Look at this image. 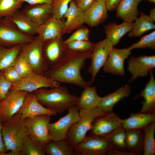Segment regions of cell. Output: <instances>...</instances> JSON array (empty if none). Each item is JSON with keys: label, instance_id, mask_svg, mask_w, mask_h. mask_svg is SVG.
Segmentation results:
<instances>
[{"label": "cell", "instance_id": "obj_12", "mask_svg": "<svg viewBox=\"0 0 155 155\" xmlns=\"http://www.w3.org/2000/svg\"><path fill=\"white\" fill-rule=\"evenodd\" d=\"M113 47L111 42L106 38L95 44L90 57L91 63L88 70L91 75L92 84L94 82L97 74L104 65Z\"/></svg>", "mask_w": 155, "mask_h": 155}, {"label": "cell", "instance_id": "obj_37", "mask_svg": "<svg viewBox=\"0 0 155 155\" xmlns=\"http://www.w3.org/2000/svg\"><path fill=\"white\" fill-rule=\"evenodd\" d=\"M127 48L130 50L135 49H155V31L142 37L137 42L133 43Z\"/></svg>", "mask_w": 155, "mask_h": 155}, {"label": "cell", "instance_id": "obj_27", "mask_svg": "<svg viewBox=\"0 0 155 155\" xmlns=\"http://www.w3.org/2000/svg\"><path fill=\"white\" fill-rule=\"evenodd\" d=\"M142 0H123L116 10V16L124 21L133 23L138 17V5Z\"/></svg>", "mask_w": 155, "mask_h": 155}, {"label": "cell", "instance_id": "obj_48", "mask_svg": "<svg viewBox=\"0 0 155 155\" xmlns=\"http://www.w3.org/2000/svg\"><path fill=\"white\" fill-rule=\"evenodd\" d=\"M7 151L6 147L4 143L1 133V123H0V155L3 152Z\"/></svg>", "mask_w": 155, "mask_h": 155}, {"label": "cell", "instance_id": "obj_9", "mask_svg": "<svg viewBox=\"0 0 155 155\" xmlns=\"http://www.w3.org/2000/svg\"><path fill=\"white\" fill-rule=\"evenodd\" d=\"M68 113L56 122L50 123L49 134L51 140L57 141L65 139L68 131L73 123L80 119L79 110L76 106L68 109Z\"/></svg>", "mask_w": 155, "mask_h": 155}, {"label": "cell", "instance_id": "obj_42", "mask_svg": "<svg viewBox=\"0 0 155 155\" xmlns=\"http://www.w3.org/2000/svg\"><path fill=\"white\" fill-rule=\"evenodd\" d=\"M6 80L13 84L20 81L22 79L13 66L2 71Z\"/></svg>", "mask_w": 155, "mask_h": 155}, {"label": "cell", "instance_id": "obj_15", "mask_svg": "<svg viewBox=\"0 0 155 155\" xmlns=\"http://www.w3.org/2000/svg\"><path fill=\"white\" fill-rule=\"evenodd\" d=\"M131 54V50L127 48L118 49L113 47L103 66V71L114 75H124V62Z\"/></svg>", "mask_w": 155, "mask_h": 155}, {"label": "cell", "instance_id": "obj_23", "mask_svg": "<svg viewBox=\"0 0 155 155\" xmlns=\"http://www.w3.org/2000/svg\"><path fill=\"white\" fill-rule=\"evenodd\" d=\"M131 92L129 86L126 84L122 86L113 93L101 97L97 107L106 112L113 111L115 105L124 98L128 97Z\"/></svg>", "mask_w": 155, "mask_h": 155}, {"label": "cell", "instance_id": "obj_6", "mask_svg": "<svg viewBox=\"0 0 155 155\" xmlns=\"http://www.w3.org/2000/svg\"><path fill=\"white\" fill-rule=\"evenodd\" d=\"M51 116L40 115L24 119L28 135L44 147L51 139L49 130Z\"/></svg>", "mask_w": 155, "mask_h": 155}, {"label": "cell", "instance_id": "obj_20", "mask_svg": "<svg viewBox=\"0 0 155 155\" xmlns=\"http://www.w3.org/2000/svg\"><path fill=\"white\" fill-rule=\"evenodd\" d=\"M108 11L105 0L95 1L84 12L85 23L91 28L103 23L108 18Z\"/></svg>", "mask_w": 155, "mask_h": 155}, {"label": "cell", "instance_id": "obj_45", "mask_svg": "<svg viewBox=\"0 0 155 155\" xmlns=\"http://www.w3.org/2000/svg\"><path fill=\"white\" fill-rule=\"evenodd\" d=\"M108 11L116 10L118 6L123 0H105Z\"/></svg>", "mask_w": 155, "mask_h": 155}, {"label": "cell", "instance_id": "obj_32", "mask_svg": "<svg viewBox=\"0 0 155 155\" xmlns=\"http://www.w3.org/2000/svg\"><path fill=\"white\" fill-rule=\"evenodd\" d=\"M22 45L20 44L7 47L0 44V71L13 66Z\"/></svg>", "mask_w": 155, "mask_h": 155}, {"label": "cell", "instance_id": "obj_52", "mask_svg": "<svg viewBox=\"0 0 155 155\" xmlns=\"http://www.w3.org/2000/svg\"><path fill=\"white\" fill-rule=\"evenodd\" d=\"M1 123V119H0V123Z\"/></svg>", "mask_w": 155, "mask_h": 155}, {"label": "cell", "instance_id": "obj_49", "mask_svg": "<svg viewBox=\"0 0 155 155\" xmlns=\"http://www.w3.org/2000/svg\"><path fill=\"white\" fill-rule=\"evenodd\" d=\"M150 18L154 22H155V8L151 9L150 12V15L149 16Z\"/></svg>", "mask_w": 155, "mask_h": 155}, {"label": "cell", "instance_id": "obj_34", "mask_svg": "<svg viewBox=\"0 0 155 155\" xmlns=\"http://www.w3.org/2000/svg\"><path fill=\"white\" fill-rule=\"evenodd\" d=\"M44 148L38 142L26 135L22 142L20 155H45Z\"/></svg>", "mask_w": 155, "mask_h": 155}, {"label": "cell", "instance_id": "obj_38", "mask_svg": "<svg viewBox=\"0 0 155 155\" xmlns=\"http://www.w3.org/2000/svg\"><path fill=\"white\" fill-rule=\"evenodd\" d=\"M72 0H53L52 15L58 19L63 18V16L69 7Z\"/></svg>", "mask_w": 155, "mask_h": 155}, {"label": "cell", "instance_id": "obj_33", "mask_svg": "<svg viewBox=\"0 0 155 155\" xmlns=\"http://www.w3.org/2000/svg\"><path fill=\"white\" fill-rule=\"evenodd\" d=\"M143 130L144 155L155 154V121L145 127Z\"/></svg>", "mask_w": 155, "mask_h": 155}, {"label": "cell", "instance_id": "obj_31", "mask_svg": "<svg viewBox=\"0 0 155 155\" xmlns=\"http://www.w3.org/2000/svg\"><path fill=\"white\" fill-rule=\"evenodd\" d=\"M44 150L47 155H76L73 147L65 139L57 141L50 140L45 145Z\"/></svg>", "mask_w": 155, "mask_h": 155}, {"label": "cell", "instance_id": "obj_1", "mask_svg": "<svg viewBox=\"0 0 155 155\" xmlns=\"http://www.w3.org/2000/svg\"><path fill=\"white\" fill-rule=\"evenodd\" d=\"M93 50L77 52L65 49L58 63L46 71L43 75L59 83L73 84L83 88L90 86L92 84L90 81L85 80L81 71L85 61L90 58Z\"/></svg>", "mask_w": 155, "mask_h": 155}, {"label": "cell", "instance_id": "obj_10", "mask_svg": "<svg viewBox=\"0 0 155 155\" xmlns=\"http://www.w3.org/2000/svg\"><path fill=\"white\" fill-rule=\"evenodd\" d=\"M29 93L21 90H9L5 98L0 102L1 123L6 122L18 113Z\"/></svg>", "mask_w": 155, "mask_h": 155}, {"label": "cell", "instance_id": "obj_46", "mask_svg": "<svg viewBox=\"0 0 155 155\" xmlns=\"http://www.w3.org/2000/svg\"><path fill=\"white\" fill-rule=\"evenodd\" d=\"M107 155H137L136 154L128 151L120 150L112 148Z\"/></svg>", "mask_w": 155, "mask_h": 155}, {"label": "cell", "instance_id": "obj_39", "mask_svg": "<svg viewBox=\"0 0 155 155\" xmlns=\"http://www.w3.org/2000/svg\"><path fill=\"white\" fill-rule=\"evenodd\" d=\"M95 44L90 41H76L65 44V49L73 51L83 52L93 49Z\"/></svg>", "mask_w": 155, "mask_h": 155}, {"label": "cell", "instance_id": "obj_28", "mask_svg": "<svg viewBox=\"0 0 155 155\" xmlns=\"http://www.w3.org/2000/svg\"><path fill=\"white\" fill-rule=\"evenodd\" d=\"M76 106L78 109L90 110L97 107L101 97L97 94L96 88L88 86L84 88Z\"/></svg>", "mask_w": 155, "mask_h": 155}, {"label": "cell", "instance_id": "obj_14", "mask_svg": "<svg viewBox=\"0 0 155 155\" xmlns=\"http://www.w3.org/2000/svg\"><path fill=\"white\" fill-rule=\"evenodd\" d=\"M127 70L132 75L128 83L135 81L139 77L148 75L155 67V56L142 55L136 57L131 56L127 60Z\"/></svg>", "mask_w": 155, "mask_h": 155}, {"label": "cell", "instance_id": "obj_43", "mask_svg": "<svg viewBox=\"0 0 155 155\" xmlns=\"http://www.w3.org/2000/svg\"><path fill=\"white\" fill-rule=\"evenodd\" d=\"M12 85L5 79L2 71H0V102L5 98Z\"/></svg>", "mask_w": 155, "mask_h": 155}, {"label": "cell", "instance_id": "obj_5", "mask_svg": "<svg viewBox=\"0 0 155 155\" xmlns=\"http://www.w3.org/2000/svg\"><path fill=\"white\" fill-rule=\"evenodd\" d=\"M43 41L39 36L29 42L22 44L18 55L23 58L34 72L43 74L49 67L43 57L42 48Z\"/></svg>", "mask_w": 155, "mask_h": 155}, {"label": "cell", "instance_id": "obj_47", "mask_svg": "<svg viewBox=\"0 0 155 155\" xmlns=\"http://www.w3.org/2000/svg\"><path fill=\"white\" fill-rule=\"evenodd\" d=\"M19 1L25 2L29 4H34L43 3L51 4L53 0H17Z\"/></svg>", "mask_w": 155, "mask_h": 155}, {"label": "cell", "instance_id": "obj_13", "mask_svg": "<svg viewBox=\"0 0 155 155\" xmlns=\"http://www.w3.org/2000/svg\"><path fill=\"white\" fill-rule=\"evenodd\" d=\"M59 85V83L43 74L33 72L19 82L13 84L10 90H21L31 92L40 88H50Z\"/></svg>", "mask_w": 155, "mask_h": 155}, {"label": "cell", "instance_id": "obj_17", "mask_svg": "<svg viewBox=\"0 0 155 155\" xmlns=\"http://www.w3.org/2000/svg\"><path fill=\"white\" fill-rule=\"evenodd\" d=\"M18 113L24 119L43 114L51 116L56 115L57 113L42 105L38 101L33 92L27 94Z\"/></svg>", "mask_w": 155, "mask_h": 155}, {"label": "cell", "instance_id": "obj_36", "mask_svg": "<svg viewBox=\"0 0 155 155\" xmlns=\"http://www.w3.org/2000/svg\"><path fill=\"white\" fill-rule=\"evenodd\" d=\"M24 2L17 0H0V18H9L21 8Z\"/></svg>", "mask_w": 155, "mask_h": 155}, {"label": "cell", "instance_id": "obj_41", "mask_svg": "<svg viewBox=\"0 0 155 155\" xmlns=\"http://www.w3.org/2000/svg\"><path fill=\"white\" fill-rule=\"evenodd\" d=\"M13 66L22 78L29 76L34 72L26 61L18 55L15 61Z\"/></svg>", "mask_w": 155, "mask_h": 155}, {"label": "cell", "instance_id": "obj_29", "mask_svg": "<svg viewBox=\"0 0 155 155\" xmlns=\"http://www.w3.org/2000/svg\"><path fill=\"white\" fill-rule=\"evenodd\" d=\"M125 144L127 150L141 155L143 152V130H130L126 131Z\"/></svg>", "mask_w": 155, "mask_h": 155}, {"label": "cell", "instance_id": "obj_40", "mask_svg": "<svg viewBox=\"0 0 155 155\" xmlns=\"http://www.w3.org/2000/svg\"><path fill=\"white\" fill-rule=\"evenodd\" d=\"M69 38L64 41L65 44L76 41H90V30L82 26L78 29Z\"/></svg>", "mask_w": 155, "mask_h": 155}, {"label": "cell", "instance_id": "obj_11", "mask_svg": "<svg viewBox=\"0 0 155 155\" xmlns=\"http://www.w3.org/2000/svg\"><path fill=\"white\" fill-rule=\"evenodd\" d=\"M121 127V119L113 111L97 117L89 131L90 134L106 137Z\"/></svg>", "mask_w": 155, "mask_h": 155}, {"label": "cell", "instance_id": "obj_44", "mask_svg": "<svg viewBox=\"0 0 155 155\" xmlns=\"http://www.w3.org/2000/svg\"><path fill=\"white\" fill-rule=\"evenodd\" d=\"M77 7L84 12L88 10L96 1V0H74Z\"/></svg>", "mask_w": 155, "mask_h": 155}, {"label": "cell", "instance_id": "obj_50", "mask_svg": "<svg viewBox=\"0 0 155 155\" xmlns=\"http://www.w3.org/2000/svg\"><path fill=\"white\" fill-rule=\"evenodd\" d=\"M150 2H152L153 3H155V0H148Z\"/></svg>", "mask_w": 155, "mask_h": 155}, {"label": "cell", "instance_id": "obj_4", "mask_svg": "<svg viewBox=\"0 0 155 155\" xmlns=\"http://www.w3.org/2000/svg\"><path fill=\"white\" fill-rule=\"evenodd\" d=\"M79 111L80 119L71 126L65 139L73 147L85 138L96 118L106 112L97 107L90 110L80 109Z\"/></svg>", "mask_w": 155, "mask_h": 155}, {"label": "cell", "instance_id": "obj_22", "mask_svg": "<svg viewBox=\"0 0 155 155\" xmlns=\"http://www.w3.org/2000/svg\"><path fill=\"white\" fill-rule=\"evenodd\" d=\"M65 21L62 19H58L50 16L44 24L40 25L38 34L44 41L57 37H61Z\"/></svg>", "mask_w": 155, "mask_h": 155}, {"label": "cell", "instance_id": "obj_18", "mask_svg": "<svg viewBox=\"0 0 155 155\" xmlns=\"http://www.w3.org/2000/svg\"><path fill=\"white\" fill-rule=\"evenodd\" d=\"M149 73V81L144 89L134 97L133 100L143 97L144 100L141 102L142 106L140 112L146 114H155V80L153 70Z\"/></svg>", "mask_w": 155, "mask_h": 155}, {"label": "cell", "instance_id": "obj_25", "mask_svg": "<svg viewBox=\"0 0 155 155\" xmlns=\"http://www.w3.org/2000/svg\"><path fill=\"white\" fill-rule=\"evenodd\" d=\"M106 38L111 42L113 46L117 44L122 37L133 28V23L124 21L118 25L115 22L110 23L104 26Z\"/></svg>", "mask_w": 155, "mask_h": 155}, {"label": "cell", "instance_id": "obj_19", "mask_svg": "<svg viewBox=\"0 0 155 155\" xmlns=\"http://www.w3.org/2000/svg\"><path fill=\"white\" fill-rule=\"evenodd\" d=\"M63 18H66L65 22L62 35L69 34L83 26L85 23L84 12L76 5L74 0H72Z\"/></svg>", "mask_w": 155, "mask_h": 155}, {"label": "cell", "instance_id": "obj_16", "mask_svg": "<svg viewBox=\"0 0 155 155\" xmlns=\"http://www.w3.org/2000/svg\"><path fill=\"white\" fill-rule=\"evenodd\" d=\"M65 49L62 36L43 41L42 52L44 60L50 68L57 64Z\"/></svg>", "mask_w": 155, "mask_h": 155}, {"label": "cell", "instance_id": "obj_7", "mask_svg": "<svg viewBox=\"0 0 155 155\" xmlns=\"http://www.w3.org/2000/svg\"><path fill=\"white\" fill-rule=\"evenodd\" d=\"M34 38L21 32L8 18H0V45L11 47L32 41Z\"/></svg>", "mask_w": 155, "mask_h": 155}, {"label": "cell", "instance_id": "obj_51", "mask_svg": "<svg viewBox=\"0 0 155 155\" xmlns=\"http://www.w3.org/2000/svg\"><path fill=\"white\" fill-rule=\"evenodd\" d=\"M102 0H96V1H100Z\"/></svg>", "mask_w": 155, "mask_h": 155}, {"label": "cell", "instance_id": "obj_3", "mask_svg": "<svg viewBox=\"0 0 155 155\" xmlns=\"http://www.w3.org/2000/svg\"><path fill=\"white\" fill-rule=\"evenodd\" d=\"M1 133L4 143L8 152L4 155H20L24 137L28 135L24 119L17 113L9 120L1 123Z\"/></svg>", "mask_w": 155, "mask_h": 155}, {"label": "cell", "instance_id": "obj_21", "mask_svg": "<svg viewBox=\"0 0 155 155\" xmlns=\"http://www.w3.org/2000/svg\"><path fill=\"white\" fill-rule=\"evenodd\" d=\"M21 11L32 21L40 25L51 16L52 9L51 4L43 3L29 4Z\"/></svg>", "mask_w": 155, "mask_h": 155}, {"label": "cell", "instance_id": "obj_8", "mask_svg": "<svg viewBox=\"0 0 155 155\" xmlns=\"http://www.w3.org/2000/svg\"><path fill=\"white\" fill-rule=\"evenodd\" d=\"M73 148L80 155H107L113 148L105 137L90 134Z\"/></svg>", "mask_w": 155, "mask_h": 155}, {"label": "cell", "instance_id": "obj_26", "mask_svg": "<svg viewBox=\"0 0 155 155\" xmlns=\"http://www.w3.org/2000/svg\"><path fill=\"white\" fill-rule=\"evenodd\" d=\"M8 19L27 35L33 36L38 33L40 25L31 20L21 11L18 10Z\"/></svg>", "mask_w": 155, "mask_h": 155}, {"label": "cell", "instance_id": "obj_2", "mask_svg": "<svg viewBox=\"0 0 155 155\" xmlns=\"http://www.w3.org/2000/svg\"><path fill=\"white\" fill-rule=\"evenodd\" d=\"M33 92L42 105L60 114L71 107L76 106L79 98L71 94L66 87L60 85L49 88H40Z\"/></svg>", "mask_w": 155, "mask_h": 155}, {"label": "cell", "instance_id": "obj_30", "mask_svg": "<svg viewBox=\"0 0 155 155\" xmlns=\"http://www.w3.org/2000/svg\"><path fill=\"white\" fill-rule=\"evenodd\" d=\"M140 14V16L133 23V28L129 32L128 37H139L148 31L155 29L154 22L149 16L142 11H141Z\"/></svg>", "mask_w": 155, "mask_h": 155}, {"label": "cell", "instance_id": "obj_24", "mask_svg": "<svg viewBox=\"0 0 155 155\" xmlns=\"http://www.w3.org/2000/svg\"><path fill=\"white\" fill-rule=\"evenodd\" d=\"M155 121V114H146L140 112L131 113L129 117L121 119V127L126 131L143 130L147 126Z\"/></svg>", "mask_w": 155, "mask_h": 155}, {"label": "cell", "instance_id": "obj_35", "mask_svg": "<svg viewBox=\"0 0 155 155\" xmlns=\"http://www.w3.org/2000/svg\"><path fill=\"white\" fill-rule=\"evenodd\" d=\"M126 131L121 127L105 138L113 148L120 150L127 151L125 144Z\"/></svg>", "mask_w": 155, "mask_h": 155}]
</instances>
